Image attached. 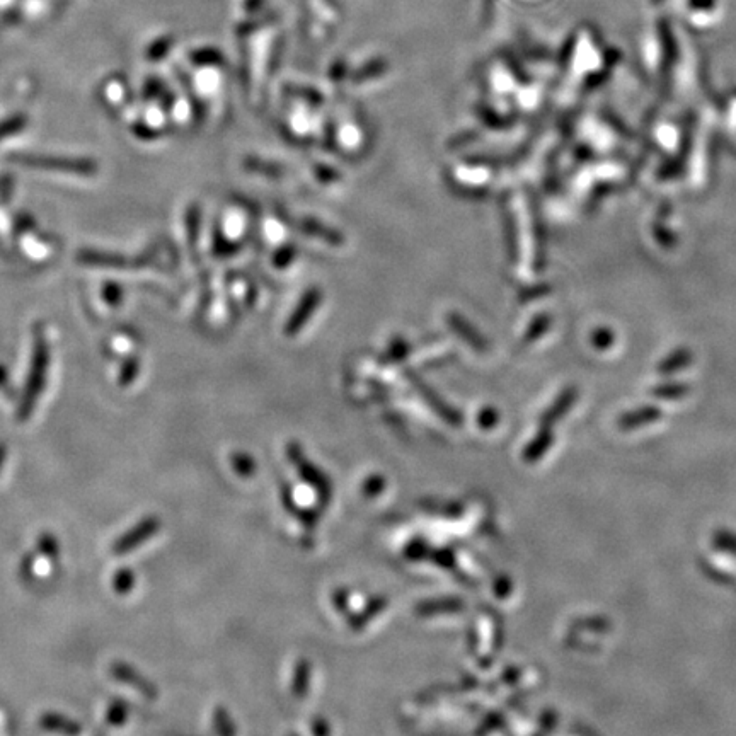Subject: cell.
I'll return each instance as SVG.
<instances>
[{
    "instance_id": "52a82bcc",
    "label": "cell",
    "mask_w": 736,
    "mask_h": 736,
    "mask_svg": "<svg viewBox=\"0 0 736 736\" xmlns=\"http://www.w3.org/2000/svg\"><path fill=\"white\" fill-rule=\"evenodd\" d=\"M692 360H694L692 358V351L687 350V348H679V350L673 351L665 360L660 362L658 372L662 375L677 374L680 370L689 367Z\"/></svg>"
},
{
    "instance_id": "ac0fdd59",
    "label": "cell",
    "mask_w": 736,
    "mask_h": 736,
    "mask_svg": "<svg viewBox=\"0 0 736 736\" xmlns=\"http://www.w3.org/2000/svg\"><path fill=\"white\" fill-rule=\"evenodd\" d=\"M689 4L692 9H713L716 2L714 0H690Z\"/></svg>"
},
{
    "instance_id": "4fadbf2b",
    "label": "cell",
    "mask_w": 736,
    "mask_h": 736,
    "mask_svg": "<svg viewBox=\"0 0 736 736\" xmlns=\"http://www.w3.org/2000/svg\"><path fill=\"white\" fill-rule=\"evenodd\" d=\"M38 552H40L43 558L50 559V561H57L58 556H60V546H58L57 537L48 534V532L41 534L38 537Z\"/></svg>"
},
{
    "instance_id": "9a60e30c",
    "label": "cell",
    "mask_w": 736,
    "mask_h": 736,
    "mask_svg": "<svg viewBox=\"0 0 736 736\" xmlns=\"http://www.w3.org/2000/svg\"><path fill=\"white\" fill-rule=\"evenodd\" d=\"M612 343H614V334L610 333L609 329H598L593 333L592 345L597 350H607Z\"/></svg>"
},
{
    "instance_id": "6da1fadb",
    "label": "cell",
    "mask_w": 736,
    "mask_h": 736,
    "mask_svg": "<svg viewBox=\"0 0 736 736\" xmlns=\"http://www.w3.org/2000/svg\"><path fill=\"white\" fill-rule=\"evenodd\" d=\"M46 367H48V357H46L45 348H41V350L36 351L31 375H29L28 384H26L23 399H21V406H19L18 416L21 421L31 418V414L35 411L38 397H40L41 391L45 387Z\"/></svg>"
},
{
    "instance_id": "5bb4252c",
    "label": "cell",
    "mask_w": 736,
    "mask_h": 736,
    "mask_svg": "<svg viewBox=\"0 0 736 736\" xmlns=\"http://www.w3.org/2000/svg\"><path fill=\"white\" fill-rule=\"evenodd\" d=\"M575 624L576 627L593 631V633H607L610 629V622L604 617H587V619L576 621Z\"/></svg>"
},
{
    "instance_id": "7a4b0ae2",
    "label": "cell",
    "mask_w": 736,
    "mask_h": 736,
    "mask_svg": "<svg viewBox=\"0 0 736 736\" xmlns=\"http://www.w3.org/2000/svg\"><path fill=\"white\" fill-rule=\"evenodd\" d=\"M161 530V520L154 517H145L140 520L137 525H133L132 529L120 535L113 544V552L116 556H125L128 552L135 551L137 547L142 546L144 542L150 541L154 535Z\"/></svg>"
},
{
    "instance_id": "30bf717a",
    "label": "cell",
    "mask_w": 736,
    "mask_h": 736,
    "mask_svg": "<svg viewBox=\"0 0 736 736\" xmlns=\"http://www.w3.org/2000/svg\"><path fill=\"white\" fill-rule=\"evenodd\" d=\"M137 576L130 568H120L113 576V588L118 595H128L135 587Z\"/></svg>"
},
{
    "instance_id": "3957f363",
    "label": "cell",
    "mask_w": 736,
    "mask_h": 736,
    "mask_svg": "<svg viewBox=\"0 0 736 736\" xmlns=\"http://www.w3.org/2000/svg\"><path fill=\"white\" fill-rule=\"evenodd\" d=\"M111 675L115 677L120 684L128 685L133 690H137L138 694L147 699V701H156L159 692H157L156 685L152 684L147 677H144L142 673L135 670L132 665H128L125 662H115L111 665Z\"/></svg>"
},
{
    "instance_id": "5b68a950",
    "label": "cell",
    "mask_w": 736,
    "mask_h": 736,
    "mask_svg": "<svg viewBox=\"0 0 736 736\" xmlns=\"http://www.w3.org/2000/svg\"><path fill=\"white\" fill-rule=\"evenodd\" d=\"M40 726L46 731L64 733V735H79L82 728L74 719L67 718L64 714L46 713L41 716Z\"/></svg>"
},
{
    "instance_id": "2e32d148",
    "label": "cell",
    "mask_w": 736,
    "mask_h": 736,
    "mask_svg": "<svg viewBox=\"0 0 736 736\" xmlns=\"http://www.w3.org/2000/svg\"><path fill=\"white\" fill-rule=\"evenodd\" d=\"M138 374V362H128L121 372L120 384L121 386H130L132 380L135 379V375Z\"/></svg>"
},
{
    "instance_id": "8fae6325",
    "label": "cell",
    "mask_w": 736,
    "mask_h": 736,
    "mask_svg": "<svg viewBox=\"0 0 736 736\" xmlns=\"http://www.w3.org/2000/svg\"><path fill=\"white\" fill-rule=\"evenodd\" d=\"M128 714H130V709H128L127 702L113 701L108 711H106V723L115 726V728H120V726L127 723Z\"/></svg>"
},
{
    "instance_id": "ba28073f",
    "label": "cell",
    "mask_w": 736,
    "mask_h": 736,
    "mask_svg": "<svg viewBox=\"0 0 736 736\" xmlns=\"http://www.w3.org/2000/svg\"><path fill=\"white\" fill-rule=\"evenodd\" d=\"M690 392V387L687 384H675V382H668V384H662V386L655 387L651 394L656 399H662V401H679L684 399Z\"/></svg>"
},
{
    "instance_id": "7c38bea8",
    "label": "cell",
    "mask_w": 736,
    "mask_h": 736,
    "mask_svg": "<svg viewBox=\"0 0 736 736\" xmlns=\"http://www.w3.org/2000/svg\"><path fill=\"white\" fill-rule=\"evenodd\" d=\"M713 547L718 552L736 556V534L731 530H716L713 535Z\"/></svg>"
},
{
    "instance_id": "8992f818",
    "label": "cell",
    "mask_w": 736,
    "mask_h": 736,
    "mask_svg": "<svg viewBox=\"0 0 736 736\" xmlns=\"http://www.w3.org/2000/svg\"><path fill=\"white\" fill-rule=\"evenodd\" d=\"M576 399H578V391H576L575 387L566 389L558 397V401L552 404L551 408L547 409V413L542 416V425H552L554 421L564 418L568 414V411H570L571 406L576 403Z\"/></svg>"
},
{
    "instance_id": "d6986e66",
    "label": "cell",
    "mask_w": 736,
    "mask_h": 736,
    "mask_svg": "<svg viewBox=\"0 0 736 736\" xmlns=\"http://www.w3.org/2000/svg\"><path fill=\"white\" fill-rule=\"evenodd\" d=\"M6 459H7L6 443L0 442V472H2V469H4V464H6Z\"/></svg>"
},
{
    "instance_id": "277c9868",
    "label": "cell",
    "mask_w": 736,
    "mask_h": 736,
    "mask_svg": "<svg viewBox=\"0 0 736 736\" xmlns=\"http://www.w3.org/2000/svg\"><path fill=\"white\" fill-rule=\"evenodd\" d=\"M660 418H662V409L656 406H643V408H636L634 411L621 414L617 420V426L622 432H633L638 428L653 425Z\"/></svg>"
},
{
    "instance_id": "e0dca14e",
    "label": "cell",
    "mask_w": 736,
    "mask_h": 736,
    "mask_svg": "<svg viewBox=\"0 0 736 736\" xmlns=\"http://www.w3.org/2000/svg\"><path fill=\"white\" fill-rule=\"evenodd\" d=\"M35 554H28V556H24L23 563H21V568H19V571H21V576H23L24 580H31V576H33V573H35Z\"/></svg>"
},
{
    "instance_id": "9c48e42d",
    "label": "cell",
    "mask_w": 736,
    "mask_h": 736,
    "mask_svg": "<svg viewBox=\"0 0 736 736\" xmlns=\"http://www.w3.org/2000/svg\"><path fill=\"white\" fill-rule=\"evenodd\" d=\"M552 432L549 428H542L541 433L535 437L534 442H530L529 447L525 450V457L529 460H537L542 455L546 454L549 447H551Z\"/></svg>"
}]
</instances>
